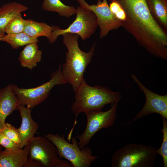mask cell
Wrapping results in <instances>:
<instances>
[{
  "label": "cell",
  "mask_w": 167,
  "mask_h": 167,
  "mask_svg": "<svg viewBox=\"0 0 167 167\" xmlns=\"http://www.w3.org/2000/svg\"><path fill=\"white\" fill-rule=\"evenodd\" d=\"M56 27L50 26L46 23L38 22L30 19H26L23 32L33 38H37L39 36H44L49 40Z\"/></svg>",
  "instance_id": "obj_18"
},
{
  "label": "cell",
  "mask_w": 167,
  "mask_h": 167,
  "mask_svg": "<svg viewBox=\"0 0 167 167\" xmlns=\"http://www.w3.org/2000/svg\"><path fill=\"white\" fill-rule=\"evenodd\" d=\"M43 167L38 162L34 160L28 159V162L24 167Z\"/></svg>",
  "instance_id": "obj_26"
},
{
  "label": "cell",
  "mask_w": 167,
  "mask_h": 167,
  "mask_svg": "<svg viewBox=\"0 0 167 167\" xmlns=\"http://www.w3.org/2000/svg\"><path fill=\"white\" fill-rule=\"evenodd\" d=\"M42 54L37 43H33L25 45L19 54L18 60L22 66L32 70L41 62Z\"/></svg>",
  "instance_id": "obj_15"
},
{
  "label": "cell",
  "mask_w": 167,
  "mask_h": 167,
  "mask_svg": "<svg viewBox=\"0 0 167 167\" xmlns=\"http://www.w3.org/2000/svg\"><path fill=\"white\" fill-rule=\"evenodd\" d=\"M26 20L22 17L21 13L15 16L8 23L5 28L6 34L16 33L23 32Z\"/></svg>",
  "instance_id": "obj_21"
},
{
  "label": "cell",
  "mask_w": 167,
  "mask_h": 167,
  "mask_svg": "<svg viewBox=\"0 0 167 167\" xmlns=\"http://www.w3.org/2000/svg\"><path fill=\"white\" fill-rule=\"evenodd\" d=\"M19 103L10 84L0 90V130L4 126L7 117L16 109Z\"/></svg>",
  "instance_id": "obj_13"
},
{
  "label": "cell",
  "mask_w": 167,
  "mask_h": 167,
  "mask_svg": "<svg viewBox=\"0 0 167 167\" xmlns=\"http://www.w3.org/2000/svg\"><path fill=\"white\" fill-rule=\"evenodd\" d=\"M76 14L75 20L67 28L61 29L56 26L49 40L50 43L55 42L58 36L67 33L77 34L84 41L95 33L98 26L94 13L80 6L77 7Z\"/></svg>",
  "instance_id": "obj_8"
},
{
  "label": "cell",
  "mask_w": 167,
  "mask_h": 167,
  "mask_svg": "<svg viewBox=\"0 0 167 167\" xmlns=\"http://www.w3.org/2000/svg\"><path fill=\"white\" fill-rule=\"evenodd\" d=\"M109 6L111 11L118 20L122 23L125 21L126 19L125 12L118 3L115 2H112Z\"/></svg>",
  "instance_id": "obj_24"
},
{
  "label": "cell",
  "mask_w": 167,
  "mask_h": 167,
  "mask_svg": "<svg viewBox=\"0 0 167 167\" xmlns=\"http://www.w3.org/2000/svg\"><path fill=\"white\" fill-rule=\"evenodd\" d=\"M76 34L67 33L63 35L62 42L67 49L65 62L62 67V72L67 84L71 85L75 93L85 80L83 75L86 68L91 62L94 55L96 43L89 51L85 52L79 48Z\"/></svg>",
  "instance_id": "obj_2"
},
{
  "label": "cell",
  "mask_w": 167,
  "mask_h": 167,
  "mask_svg": "<svg viewBox=\"0 0 167 167\" xmlns=\"http://www.w3.org/2000/svg\"><path fill=\"white\" fill-rule=\"evenodd\" d=\"M146 2L152 17L167 31V0H146Z\"/></svg>",
  "instance_id": "obj_17"
},
{
  "label": "cell",
  "mask_w": 167,
  "mask_h": 167,
  "mask_svg": "<svg viewBox=\"0 0 167 167\" xmlns=\"http://www.w3.org/2000/svg\"><path fill=\"white\" fill-rule=\"evenodd\" d=\"M156 150L152 146L126 145L112 155L111 167H153L157 157Z\"/></svg>",
  "instance_id": "obj_4"
},
{
  "label": "cell",
  "mask_w": 167,
  "mask_h": 167,
  "mask_svg": "<svg viewBox=\"0 0 167 167\" xmlns=\"http://www.w3.org/2000/svg\"><path fill=\"white\" fill-rule=\"evenodd\" d=\"M80 5L91 11L95 14L100 29V38L106 36L111 31L122 27L121 21L111 11L107 0H98L96 4L89 5L84 0H76Z\"/></svg>",
  "instance_id": "obj_10"
},
{
  "label": "cell",
  "mask_w": 167,
  "mask_h": 167,
  "mask_svg": "<svg viewBox=\"0 0 167 167\" xmlns=\"http://www.w3.org/2000/svg\"><path fill=\"white\" fill-rule=\"evenodd\" d=\"M163 121L162 129L161 131L163 133V141L160 147L156 150L157 154L161 155L162 158L164 167H167V121L161 117Z\"/></svg>",
  "instance_id": "obj_22"
},
{
  "label": "cell",
  "mask_w": 167,
  "mask_h": 167,
  "mask_svg": "<svg viewBox=\"0 0 167 167\" xmlns=\"http://www.w3.org/2000/svg\"><path fill=\"white\" fill-rule=\"evenodd\" d=\"M44 136L55 145L59 157L67 160L74 167H89L98 157L92 155V151L88 147L80 148L74 137L71 139L70 143L65 139L64 135L49 133Z\"/></svg>",
  "instance_id": "obj_5"
},
{
  "label": "cell",
  "mask_w": 167,
  "mask_h": 167,
  "mask_svg": "<svg viewBox=\"0 0 167 167\" xmlns=\"http://www.w3.org/2000/svg\"><path fill=\"white\" fill-rule=\"evenodd\" d=\"M8 138L17 143L21 148V139L18 129L11 124L6 123L3 128L1 130Z\"/></svg>",
  "instance_id": "obj_23"
},
{
  "label": "cell",
  "mask_w": 167,
  "mask_h": 167,
  "mask_svg": "<svg viewBox=\"0 0 167 167\" xmlns=\"http://www.w3.org/2000/svg\"><path fill=\"white\" fill-rule=\"evenodd\" d=\"M2 146L0 145V152L2 151Z\"/></svg>",
  "instance_id": "obj_28"
},
{
  "label": "cell",
  "mask_w": 167,
  "mask_h": 167,
  "mask_svg": "<svg viewBox=\"0 0 167 167\" xmlns=\"http://www.w3.org/2000/svg\"><path fill=\"white\" fill-rule=\"evenodd\" d=\"M29 152L27 145L17 150L5 149L0 152V167H24L28 160Z\"/></svg>",
  "instance_id": "obj_14"
},
{
  "label": "cell",
  "mask_w": 167,
  "mask_h": 167,
  "mask_svg": "<svg viewBox=\"0 0 167 167\" xmlns=\"http://www.w3.org/2000/svg\"><path fill=\"white\" fill-rule=\"evenodd\" d=\"M118 102L111 104L110 109L107 111L92 110L85 113L87 118V125L84 131L76 137L79 139L80 148H84L89 143L96 133L100 130L112 126L117 117Z\"/></svg>",
  "instance_id": "obj_9"
},
{
  "label": "cell",
  "mask_w": 167,
  "mask_h": 167,
  "mask_svg": "<svg viewBox=\"0 0 167 167\" xmlns=\"http://www.w3.org/2000/svg\"><path fill=\"white\" fill-rule=\"evenodd\" d=\"M5 35L0 33V41H1L2 38Z\"/></svg>",
  "instance_id": "obj_27"
},
{
  "label": "cell",
  "mask_w": 167,
  "mask_h": 167,
  "mask_svg": "<svg viewBox=\"0 0 167 167\" xmlns=\"http://www.w3.org/2000/svg\"><path fill=\"white\" fill-rule=\"evenodd\" d=\"M2 41L9 44L13 49H17L24 45L33 43H37V38L32 37L24 32L13 34H7L2 38Z\"/></svg>",
  "instance_id": "obj_20"
},
{
  "label": "cell",
  "mask_w": 167,
  "mask_h": 167,
  "mask_svg": "<svg viewBox=\"0 0 167 167\" xmlns=\"http://www.w3.org/2000/svg\"><path fill=\"white\" fill-rule=\"evenodd\" d=\"M16 109L19 111L22 119L18 130L21 139V148H23L35 137L39 126L32 118L31 109L19 105Z\"/></svg>",
  "instance_id": "obj_12"
},
{
  "label": "cell",
  "mask_w": 167,
  "mask_h": 167,
  "mask_svg": "<svg viewBox=\"0 0 167 167\" xmlns=\"http://www.w3.org/2000/svg\"><path fill=\"white\" fill-rule=\"evenodd\" d=\"M28 159L40 163L43 167H73L67 160L60 158L55 145L45 137H35L27 145Z\"/></svg>",
  "instance_id": "obj_7"
},
{
  "label": "cell",
  "mask_w": 167,
  "mask_h": 167,
  "mask_svg": "<svg viewBox=\"0 0 167 167\" xmlns=\"http://www.w3.org/2000/svg\"><path fill=\"white\" fill-rule=\"evenodd\" d=\"M118 3L126 19L122 27L134 38L138 45L155 57L167 59V31L155 20L146 0H109Z\"/></svg>",
  "instance_id": "obj_1"
},
{
  "label": "cell",
  "mask_w": 167,
  "mask_h": 167,
  "mask_svg": "<svg viewBox=\"0 0 167 167\" xmlns=\"http://www.w3.org/2000/svg\"><path fill=\"white\" fill-rule=\"evenodd\" d=\"M67 84L61 71L60 64L58 70L51 74L49 80L36 88H19L12 84L11 89L18 100L19 105L32 109L45 101L53 88L56 85Z\"/></svg>",
  "instance_id": "obj_6"
},
{
  "label": "cell",
  "mask_w": 167,
  "mask_h": 167,
  "mask_svg": "<svg viewBox=\"0 0 167 167\" xmlns=\"http://www.w3.org/2000/svg\"><path fill=\"white\" fill-rule=\"evenodd\" d=\"M131 77L140 91L144 93L146 100L141 110L127 124L154 113L159 114L167 119V94L160 95L149 90L140 82L134 74H132Z\"/></svg>",
  "instance_id": "obj_11"
},
{
  "label": "cell",
  "mask_w": 167,
  "mask_h": 167,
  "mask_svg": "<svg viewBox=\"0 0 167 167\" xmlns=\"http://www.w3.org/2000/svg\"><path fill=\"white\" fill-rule=\"evenodd\" d=\"M42 7L43 10L56 12L60 16L67 18L75 15L76 11L75 6L66 5L60 0H44Z\"/></svg>",
  "instance_id": "obj_19"
},
{
  "label": "cell",
  "mask_w": 167,
  "mask_h": 167,
  "mask_svg": "<svg viewBox=\"0 0 167 167\" xmlns=\"http://www.w3.org/2000/svg\"><path fill=\"white\" fill-rule=\"evenodd\" d=\"M0 145L9 150H17L21 149L17 143L6 137L0 130Z\"/></svg>",
  "instance_id": "obj_25"
},
{
  "label": "cell",
  "mask_w": 167,
  "mask_h": 167,
  "mask_svg": "<svg viewBox=\"0 0 167 167\" xmlns=\"http://www.w3.org/2000/svg\"><path fill=\"white\" fill-rule=\"evenodd\" d=\"M75 93V101L71 109L76 118L81 113L102 110L109 104L119 102L122 96L118 91L113 92L106 87L90 86L84 80Z\"/></svg>",
  "instance_id": "obj_3"
},
{
  "label": "cell",
  "mask_w": 167,
  "mask_h": 167,
  "mask_svg": "<svg viewBox=\"0 0 167 167\" xmlns=\"http://www.w3.org/2000/svg\"><path fill=\"white\" fill-rule=\"evenodd\" d=\"M28 9L27 6L15 2L3 5L0 7V33L4 34L6 27L9 21L16 15Z\"/></svg>",
  "instance_id": "obj_16"
}]
</instances>
